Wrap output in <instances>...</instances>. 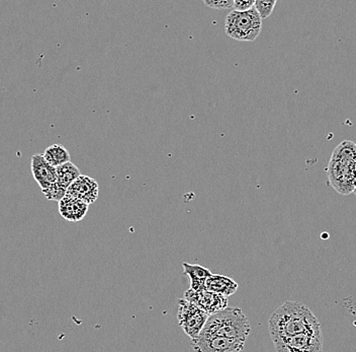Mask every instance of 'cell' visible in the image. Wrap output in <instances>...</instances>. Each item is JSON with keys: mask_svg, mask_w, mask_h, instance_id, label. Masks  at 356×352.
Returning a JSON list of instances; mask_svg holds the SVG:
<instances>
[{"mask_svg": "<svg viewBox=\"0 0 356 352\" xmlns=\"http://www.w3.org/2000/svg\"><path fill=\"white\" fill-rule=\"evenodd\" d=\"M88 205L83 200L65 195L59 201V213L68 222H78L86 217Z\"/></svg>", "mask_w": 356, "mask_h": 352, "instance_id": "cell-12", "label": "cell"}, {"mask_svg": "<svg viewBox=\"0 0 356 352\" xmlns=\"http://www.w3.org/2000/svg\"><path fill=\"white\" fill-rule=\"evenodd\" d=\"M81 175L79 169L73 162H68L57 167V181L42 191L47 199L59 202L66 195L67 189Z\"/></svg>", "mask_w": 356, "mask_h": 352, "instance_id": "cell-8", "label": "cell"}, {"mask_svg": "<svg viewBox=\"0 0 356 352\" xmlns=\"http://www.w3.org/2000/svg\"><path fill=\"white\" fill-rule=\"evenodd\" d=\"M355 194V196H356V187H355V192H353Z\"/></svg>", "mask_w": 356, "mask_h": 352, "instance_id": "cell-20", "label": "cell"}, {"mask_svg": "<svg viewBox=\"0 0 356 352\" xmlns=\"http://www.w3.org/2000/svg\"><path fill=\"white\" fill-rule=\"evenodd\" d=\"M44 159L52 166H62L66 162H70V153L67 151L65 146L61 144H53L46 148L43 153Z\"/></svg>", "mask_w": 356, "mask_h": 352, "instance_id": "cell-15", "label": "cell"}, {"mask_svg": "<svg viewBox=\"0 0 356 352\" xmlns=\"http://www.w3.org/2000/svg\"><path fill=\"white\" fill-rule=\"evenodd\" d=\"M332 159L353 160L356 162V144L348 140H344L339 144L331 155Z\"/></svg>", "mask_w": 356, "mask_h": 352, "instance_id": "cell-16", "label": "cell"}, {"mask_svg": "<svg viewBox=\"0 0 356 352\" xmlns=\"http://www.w3.org/2000/svg\"><path fill=\"white\" fill-rule=\"evenodd\" d=\"M209 316L207 312L186 298L178 300V323L191 339L200 335Z\"/></svg>", "mask_w": 356, "mask_h": 352, "instance_id": "cell-5", "label": "cell"}, {"mask_svg": "<svg viewBox=\"0 0 356 352\" xmlns=\"http://www.w3.org/2000/svg\"><path fill=\"white\" fill-rule=\"evenodd\" d=\"M182 266H184V273L188 275L191 280V289L200 291L206 289L207 280L211 275L208 268L197 264H189L188 262H184Z\"/></svg>", "mask_w": 356, "mask_h": 352, "instance_id": "cell-14", "label": "cell"}, {"mask_svg": "<svg viewBox=\"0 0 356 352\" xmlns=\"http://www.w3.org/2000/svg\"><path fill=\"white\" fill-rule=\"evenodd\" d=\"M193 351L199 352H238L244 349L245 341L220 335L200 334L191 339Z\"/></svg>", "mask_w": 356, "mask_h": 352, "instance_id": "cell-7", "label": "cell"}, {"mask_svg": "<svg viewBox=\"0 0 356 352\" xmlns=\"http://www.w3.org/2000/svg\"><path fill=\"white\" fill-rule=\"evenodd\" d=\"M31 168L33 179L42 191L46 190L57 181V168L49 164L43 155H33Z\"/></svg>", "mask_w": 356, "mask_h": 352, "instance_id": "cell-11", "label": "cell"}, {"mask_svg": "<svg viewBox=\"0 0 356 352\" xmlns=\"http://www.w3.org/2000/svg\"><path fill=\"white\" fill-rule=\"evenodd\" d=\"M184 298L197 305L200 309L211 315L220 309L228 307V298L213 291L204 289L200 291H193L189 289L184 293Z\"/></svg>", "mask_w": 356, "mask_h": 352, "instance_id": "cell-9", "label": "cell"}, {"mask_svg": "<svg viewBox=\"0 0 356 352\" xmlns=\"http://www.w3.org/2000/svg\"><path fill=\"white\" fill-rule=\"evenodd\" d=\"M331 186L342 195L355 192L356 187V162L332 159L326 168Z\"/></svg>", "mask_w": 356, "mask_h": 352, "instance_id": "cell-4", "label": "cell"}, {"mask_svg": "<svg viewBox=\"0 0 356 352\" xmlns=\"http://www.w3.org/2000/svg\"><path fill=\"white\" fill-rule=\"evenodd\" d=\"M209 8L217 10H234V0H202Z\"/></svg>", "mask_w": 356, "mask_h": 352, "instance_id": "cell-18", "label": "cell"}, {"mask_svg": "<svg viewBox=\"0 0 356 352\" xmlns=\"http://www.w3.org/2000/svg\"><path fill=\"white\" fill-rule=\"evenodd\" d=\"M251 332L248 319L239 307H227L209 316L200 334L246 341Z\"/></svg>", "mask_w": 356, "mask_h": 352, "instance_id": "cell-2", "label": "cell"}, {"mask_svg": "<svg viewBox=\"0 0 356 352\" xmlns=\"http://www.w3.org/2000/svg\"><path fill=\"white\" fill-rule=\"evenodd\" d=\"M238 287L239 285L232 278L224 275H217V274L216 275L211 274L206 282V289L227 296V298L234 295L237 291Z\"/></svg>", "mask_w": 356, "mask_h": 352, "instance_id": "cell-13", "label": "cell"}, {"mask_svg": "<svg viewBox=\"0 0 356 352\" xmlns=\"http://www.w3.org/2000/svg\"><path fill=\"white\" fill-rule=\"evenodd\" d=\"M277 0H255V8L262 20L267 19L275 10Z\"/></svg>", "mask_w": 356, "mask_h": 352, "instance_id": "cell-17", "label": "cell"}, {"mask_svg": "<svg viewBox=\"0 0 356 352\" xmlns=\"http://www.w3.org/2000/svg\"><path fill=\"white\" fill-rule=\"evenodd\" d=\"M268 328L273 340L302 333L322 334L316 316L298 302H286L278 307L269 319Z\"/></svg>", "mask_w": 356, "mask_h": 352, "instance_id": "cell-1", "label": "cell"}, {"mask_svg": "<svg viewBox=\"0 0 356 352\" xmlns=\"http://www.w3.org/2000/svg\"><path fill=\"white\" fill-rule=\"evenodd\" d=\"M99 184L92 178L80 175L67 189L66 195L73 196L83 200L88 204H92L99 198Z\"/></svg>", "mask_w": 356, "mask_h": 352, "instance_id": "cell-10", "label": "cell"}, {"mask_svg": "<svg viewBox=\"0 0 356 352\" xmlns=\"http://www.w3.org/2000/svg\"><path fill=\"white\" fill-rule=\"evenodd\" d=\"M255 6V0H234V10H247Z\"/></svg>", "mask_w": 356, "mask_h": 352, "instance_id": "cell-19", "label": "cell"}, {"mask_svg": "<svg viewBox=\"0 0 356 352\" xmlns=\"http://www.w3.org/2000/svg\"><path fill=\"white\" fill-rule=\"evenodd\" d=\"M262 28V17L255 6L250 10H232L225 22L226 34L234 40L252 42L257 39Z\"/></svg>", "mask_w": 356, "mask_h": 352, "instance_id": "cell-3", "label": "cell"}, {"mask_svg": "<svg viewBox=\"0 0 356 352\" xmlns=\"http://www.w3.org/2000/svg\"><path fill=\"white\" fill-rule=\"evenodd\" d=\"M278 352H319L323 351L322 334L302 333L273 339Z\"/></svg>", "mask_w": 356, "mask_h": 352, "instance_id": "cell-6", "label": "cell"}]
</instances>
